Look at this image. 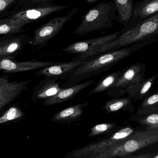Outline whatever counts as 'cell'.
I'll use <instances>...</instances> for the list:
<instances>
[{"instance_id":"6da1fadb","label":"cell","mask_w":158,"mask_h":158,"mask_svg":"<svg viewBox=\"0 0 158 158\" xmlns=\"http://www.w3.org/2000/svg\"><path fill=\"white\" fill-rule=\"evenodd\" d=\"M153 43V42H147L135 44L117 50L103 53L86 59L66 81L63 87H70L91 77L106 72L133 53Z\"/></svg>"},{"instance_id":"7a4b0ae2","label":"cell","mask_w":158,"mask_h":158,"mask_svg":"<svg viewBox=\"0 0 158 158\" xmlns=\"http://www.w3.org/2000/svg\"><path fill=\"white\" fill-rule=\"evenodd\" d=\"M158 40V12L122 32L115 40L99 49L98 54L117 50L132 44Z\"/></svg>"},{"instance_id":"3957f363","label":"cell","mask_w":158,"mask_h":158,"mask_svg":"<svg viewBox=\"0 0 158 158\" xmlns=\"http://www.w3.org/2000/svg\"><path fill=\"white\" fill-rule=\"evenodd\" d=\"M117 7L113 2L103 1L90 8L82 18L79 26L73 34L84 36L92 31H99L113 27L117 20Z\"/></svg>"},{"instance_id":"277c9868","label":"cell","mask_w":158,"mask_h":158,"mask_svg":"<svg viewBox=\"0 0 158 158\" xmlns=\"http://www.w3.org/2000/svg\"><path fill=\"white\" fill-rule=\"evenodd\" d=\"M158 143V128L135 131L121 144L100 152L99 158L126 156L148 146Z\"/></svg>"},{"instance_id":"5b68a950","label":"cell","mask_w":158,"mask_h":158,"mask_svg":"<svg viewBox=\"0 0 158 158\" xmlns=\"http://www.w3.org/2000/svg\"><path fill=\"white\" fill-rule=\"evenodd\" d=\"M122 32V30L119 31L102 37L75 42L62 51L67 53L78 54L77 57L78 58L87 59L98 55L101 47L115 40Z\"/></svg>"},{"instance_id":"8992f818","label":"cell","mask_w":158,"mask_h":158,"mask_svg":"<svg viewBox=\"0 0 158 158\" xmlns=\"http://www.w3.org/2000/svg\"><path fill=\"white\" fill-rule=\"evenodd\" d=\"M80 9V7H73L65 15L55 18L36 29L33 32L32 44L41 48L45 46L49 41L60 31L64 25L79 11Z\"/></svg>"},{"instance_id":"52a82bcc","label":"cell","mask_w":158,"mask_h":158,"mask_svg":"<svg viewBox=\"0 0 158 158\" xmlns=\"http://www.w3.org/2000/svg\"><path fill=\"white\" fill-rule=\"evenodd\" d=\"M146 66L141 63H135L125 68L115 84L107 91L109 96L113 98H120L126 94V89L133 84L145 80Z\"/></svg>"},{"instance_id":"ba28073f","label":"cell","mask_w":158,"mask_h":158,"mask_svg":"<svg viewBox=\"0 0 158 158\" xmlns=\"http://www.w3.org/2000/svg\"><path fill=\"white\" fill-rule=\"evenodd\" d=\"M68 6L67 5H58L51 4L25 9L14 8L11 11L10 15L7 17L14 19L26 26L43 19L52 14L62 11L67 8Z\"/></svg>"},{"instance_id":"9c48e42d","label":"cell","mask_w":158,"mask_h":158,"mask_svg":"<svg viewBox=\"0 0 158 158\" xmlns=\"http://www.w3.org/2000/svg\"><path fill=\"white\" fill-rule=\"evenodd\" d=\"M86 59L74 58L66 63H58L56 64L47 67L35 72V76L58 80L68 79L77 69L85 62Z\"/></svg>"},{"instance_id":"30bf717a","label":"cell","mask_w":158,"mask_h":158,"mask_svg":"<svg viewBox=\"0 0 158 158\" xmlns=\"http://www.w3.org/2000/svg\"><path fill=\"white\" fill-rule=\"evenodd\" d=\"M9 76L2 75L0 77V110L17 98L23 91L27 90L30 80L23 81H9Z\"/></svg>"},{"instance_id":"8fae6325","label":"cell","mask_w":158,"mask_h":158,"mask_svg":"<svg viewBox=\"0 0 158 158\" xmlns=\"http://www.w3.org/2000/svg\"><path fill=\"white\" fill-rule=\"evenodd\" d=\"M6 36V37L1 38L0 41V59L14 60L15 55L18 54L24 46L31 42L30 39L25 34Z\"/></svg>"},{"instance_id":"7c38bea8","label":"cell","mask_w":158,"mask_h":158,"mask_svg":"<svg viewBox=\"0 0 158 158\" xmlns=\"http://www.w3.org/2000/svg\"><path fill=\"white\" fill-rule=\"evenodd\" d=\"M0 70L7 74L21 73L35 69H42L58 64L57 63L46 61L17 62L16 60L8 58H2L0 59Z\"/></svg>"},{"instance_id":"4fadbf2b","label":"cell","mask_w":158,"mask_h":158,"mask_svg":"<svg viewBox=\"0 0 158 158\" xmlns=\"http://www.w3.org/2000/svg\"><path fill=\"white\" fill-rule=\"evenodd\" d=\"M55 79L45 78L34 86L32 94V101L33 103L45 101L57 94L64 89Z\"/></svg>"},{"instance_id":"5bb4252c","label":"cell","mask_w":158,"mask_h":158,"mask_svg":"<svg viewBox=\"0 0 158 158\" xmlns=\"http://www.w3.org/2000/svg\"><path fill=\"white\" fill-rule=\"evenodd\" d=\"M158 12V0H143L134 6L132 17L127 29Z\"/></svg>"},{"instance_id":"9a60e30c","label":"cell","mask_w":158,"mask_h":158,"mask_svg":"<svg viewBox=\"0 0 158 158\" xmlns=\"http://www.w3.org/2000/svg\"><path fill=\"white\" fill-rule=\"evenodd\" d=\"M93 80H88L84 82L78 83L67 88H64L54 96L43 102L45 106L58 105L71 99L76 95L93 83Z\"/></svg>"},{"instance_id":"2e32d148","label":"cell","mask_w":158,"mask_h":158,"mask_svg":"<svg viewBox=\"0 0 158 158\" xmlns=\"http://www.w3.org/2000/svg\"><path fill=\"white\" fill-rule=\"evenodd\" d=\"M158 78V72L141 81L133 84L126 89V93L132 99L140 100L148 96L153 85Z\"/></svg>"},{"instance_id":"e0dca14e","label":"cell","mask_w":158,"mask_h":158,"mask_svg":"<svg viewBox=\"0 0 158 158\" xmlns=\"http://www.w3.org/2000/svg\"><path fill=\"white\" fill-rule=\"evenodd\" d=\"M135 131L133 128L131 127H124L115 133L109 139L95 146L94 149L100 153L113 148L122 143Z\"/></svg>"},{"instance_id":"ac0fdd59","label":"cell","mask_w":158,"mask_h":158,"mask_svg":"<svg viewBox=\"0 0 158 158\" xmlns=\"http://www.w3.org/2000/svg\"><path fill=\"white\" fill-rule=\"evenodd\" d=\"M89 104L90 103L89 102L77 104L62 110L54 116L52 120L58 122H63L79 119L83 113L84 109L89 106Z\"/></svg>"},{"instance_id":"d6986e66","label":"cell","mask_w":158,"mask_h":158,"mask_svg":"<svg viewBox=\"0 0 158 158\" xmlns=\"http://www.w3.org/2000/svg\"><path fill=\"white\" fill-rule=\"evenodd\" d=\"M117 11V21L123 26V29L128 27L132 17L134 6L133 0H113Z\"/></svg>"},{"instance_id":"ffe728a7","label":"cell","mask_w":158,"mask_h":158,"mask_svg":"<svg viewBox=\"0 0 158 158\" xmlns=\"http://www.w3.org/2000/svg\"><path fill=\"white\" fill-rule=\"evenodd\" d=\"M130 98H117L105 102L103 108L108 113H115L120 110L129 111L133 113L135 107Z\"/></svg>"},{"instance_id":"44dd1931","label":"cell","mask_w":158,"mask_h":158,"mask_svg":"<svg viewBox=\"0 0 158 158\" xmlns=\"http://www.w3.org/2000/svg\"><path fill=\"white\" fill-rule=\"evenodd\" d=\"M125 68L107 75L97 82L95 87L89 93V95H94L109 90L118 81L125 70Z\"/></svg>"},{"instance_id":"7402d4cb","label":"cell","mask_w":158,"mask_h":158,"mask_svg":"<svg viewBox=\"0 0 158 158\" xmlns=\"http://www.w3.org/2000/svg\"><path fill=\"white\" fill-rule=\"evenodd\" d=\"M25 25L14 19L10 17L0 19L1 35H14L25 32Z\"/></svg>"},{"instance_id":"603a6c76","label":"cell","mask_w":158,"mask_h":158,"mask_svg":"<svg viewBox=\"0 0 158 158\" xmlns=\"http://www.w3.org/2000/svg\"><path fill=\"white\" fill-rule=\"evenodd\" d=\"M156 112H158V92L143 99L135 115L142 116Z\"/></svg>"},{"instance_id":"cb8c5ba5","label":"cell","mask_w":158,"mask_h":158,"mask_svg":"<svg viewBox=\"0 0 158 158\" xmlns=\"http://www.w3.org/2000/svg\"><path fill=\"white\" fill-rule=\"evenodd\" d=\"M130 120L136 121L139 124L146 126V129L158 128V112L142 116L134 115Z\"/></svg>"},{"instance_id":"d4e9b609","label":"cell","mask_w":158,"mask_h":158,"mask_svg":"<svg viewBox=\"0 0 158 158\" xmlns=\"http://www.w3.org/2000/svg\"><path fill=\"white\" fill-rule=\"evenodd\" d=\"M24 112L17 106L10 107L0 118V123L11 121L23 117Z\"/></svg>"},{"instance_id":"484cf974","label":"cell","mask_w":158,"mask_h":158,"mask_svg":"<svg viewBox=\"0 0 158 158\" xmlns=\"http://www.w3.org/2000/svg\"><path fill=\"white\" fill-rule=\"evenodd\" d=\"M20 0H0V19L10 15L11 11Z\"/></svg>"},{"instance_id":"4316f807","label":"cell","mask_w":158,"mask_h":158,"mask_svg":"<svg viewBox=\"0 0 158 158\" xmlns=\"http://www.w3.org/2000/svg\"><path fill=\"white\" fill-rule=\"evenodd\" d=\"M54 1V0H20L14 8L25 9L33 6L51 4H53Z\"/></svg>"},{"instance_id":"83f0119b","label":"cell","mask_w":158,"mask_h":158,"mask_svg":"<svg viewBox=\"0 0 158 158\" xmlns=\"http://www.w3.org/2000/svg\"><path fill=\"white\" fill-rule=\"evenodd\" d=\"M117 124L114 123H108L98 124L92 129L90 135H95L109 131L116 127Z\"/></svg>"},{"instance_id":"f1b7e54d","label":"cell","mask_w":158,"mask_h":158,"mask_svg":"<svg viewBox=\"0 0 158 158\" xmlns=\"http://www.w3.org/2000/svg\"><path fill=\"white\" fill-rule=\"evenodd\" d=\"M131 158H149V155L148 154H146V155H142V156H138Z\"/></svg>"},{"instance_id":"f546056e","label":"cell","mask_w":158,"mask_h":158,"mask_svg":"<svg viewBox=\"0 0 158 158\" xmlns=\"http://www.w3.org/2000/svg\"><path fill=\"white\" fill-rule=\"evenodd\" d=\"M99 1V0H85V2L89 4L94 3Z\"/></svg>"},{"instance_id":"4dcf8cb0","label":"cell","mask_w":158,"mask_h":158,"mask_svg":"<svg viewBox=\"0 0 158 158\" xmlns=\"http://www.w3.org/2000/svg\"><path fill=\"white\" fill-rule=\"evenodd\" d=\"M152 158H158V155H156V156H155V157H154Z\"/></svg>"},{"instance_id":"1f68e13d","label":"cell","mask_w":158,"mask_h":158,"mask_svg":"<svg viewBox=\"0 0 158 158\" xmlns=\"http://www.w3.org/2000/svg\"><path fill=\"white\" fill-rule=\"evenodd\" d=\"M156 92H158V90L156 91Z\"/></svg>"},{"instance_id":"d6a6232c","label":"cell","mask_w":158,"mask_h":158,"mask_svg":"<svg viewBox=\"0 0 158 158\" xmlns=\"http://www.w3.org/2000/svg\"></svg>"}]
</instances>
